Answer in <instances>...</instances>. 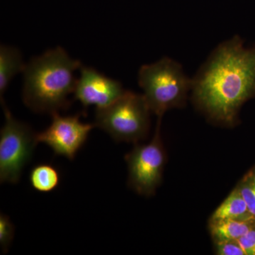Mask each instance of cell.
<instances>
[{
	"label": "cell",
	"instance_id": "cell-1",
	"mask_svg": "<svg viewBox=\"0 0 255 255\" xmlns=\"http://www.w3.org/2000/svg\"><path fill=\"white\" fill-rule=\"evenodd\" d=\"M238 36L223 42L192 79L193 100L211 120L231 126L238 111L255 95V47Z\"/></svg>",
	"mask_w": 255,
	"mask_h": 255
},
{
	"label": "cell",
	"instance_id": "cell-2",
	"mask_svg": "<svg viewBox=\"0 0 255 255\" xmlns=\"http://www.w3.org/2000/svg\"><path fill=\"white\" fill-rule=\"evenodd\" d=\"M82 66L61 47L31 58L23 70L22 99L25 105L38 113L52 115L69 108L74 94L75 72Z\"/></svg>",
	"mask_w": 255,
	"mask_h": 255
},
{
	"label": "cell",
	"instance_id": "cell-3",
	"mask_svg": "<svg viewBox=\"0 0 255 255\" xmlns=\"http://www.w3.org/2000/svg\"><path fill=\"white\" fill-rule=\"evenodd\" d=\"M138 84L151 112L162 118L167 111L182 107L192 88L182 65L169 58L142 65L138 72Z\"/></svg>",
	"mask_w": 255,
	"mask_h": 255
},
{
	"label": "cell",
	"instance_id": "cell-4",
	"mask_svg": "<svg viewBox=\"0 0 255 255\" xmlns=\"http://www.w3.org/2000/svg\"><path fill=\"white\" fill-rule=\"evenodd\" d=\"M143 95L126 91L108 107L96 109L95 124L116 141L136 142L150 128V113Z\"/></svg>",
	"mask_w": 255,
	"mask_h": 255
},
{
	"label": "cell",
	"instance_id": "cell-5",
	"mask_svg": "<svg viewBox=\"0 0 255 255\" xmlns=\"http://www.w3.org/2000/svg\"><path fill=\"white\" fill-rule=\"evenodd\" d=\"M5 122L0 131V182L16 184L36 147V134L27 124L13 117L1 103Z\"/></svg>",
	"mask_w": 255,
	"mask_h": 255
},
{
	"label": "cell",
	"instance_id": "cell-6",
	"mask_svg": "<svg viewBox=\"0 0 255 255\" xmlns=\"http://www.w3.org/2000/svg\"><path fill=\"white\" fill-rule=\"evenodd\" d=\"M162 118H158L155 135L149 143L137 145L126 155L128 185L137 194L151 196L162 180L165 154L160 137Z\"/></svg>",
	"mask_w": 255,
	"mask_h": 255
},
{
	"label": "cell",
	"instance_id": "cell-7",
	"mask_svg": "<svg viewBox=\"0 0 255 255\" xmlns=\"http://www.w3.org/2000/svg\"><path fill=\"white\" fill-rule=\"evenodd\" d=\"M49 127L36 134L37 141L49 146L55 155L63 156L73 160L85 145L95 124L81 122V114L61 116L51 115Z\"/></svg>",
	"mask_w": 255,
	"mask_h": 255
},
{
	"label": "cell",
	"instance_id": "cell-8",
	"mask_svg": "<svg viewBox=\"0 0 255 255\" xmlns=\"http://www.w3.org/2000/svg\"><path fill=\"white\" fill-rule=\"evenodd\" d=\"M80 72L74 100L79 101L85 110L91 106H95L96 109L108 107L126 92L120 82L108 78L95 69L82 65Z\"/></svg>",
	"mask_w": 255,
	"mask_h": 255
},
{
	"label": "cell",
	"instance_id": "cell-9",
	"mask_svg": "<svg viewBox=\"0 0 255 255\" xmlns=\"http://www.w3.org/2000/svg\"><path fill=\"white\" fill-rule=\"evenodd\" d=\"M26 64L17 48L1 45L0 48V97L1 103L10 82L18 73H23Z\"/></svg>",
	"mask_w": 255,
	"mask_h": 255
},
{
	"label": "cell",
	"instance_id": "cell-10",
	"mask_svg": "<svg viewBox=\"0 0 255 255\" xmlns=\"http://www.w3.org/2000/svg\"><path fill=\"white\" fill-rule=\"evenodd\" d=\"M219 219L255 221L237 187L214 211L210 220Z\"/></svg>",
	"mask_w": 255,
	"mask_h": 255
},
{
	"label": "cell",
	"instance_id": "cell-11",
	"mask_svg": "<svg viewBox=\"0 0 255 255\" xmlns=\"http://www.w3.org/2000/svg\"><path fill=\"white\" fill-rule=\"evenodd\" d=\"M255 221H241L231 219L210 220L209 230L213 239L216 242L238 241L253 226Z\"/></svg>",
	"mask_w": 255,
	"mask_h": 255
},
{
	"label": "cell",
	"instance_id": "cell-12",
	"mask_svg": "<svg viewBox=\"0 0 255 255\" xmlns=\"http://www.w3.org/2000/svg\"><path fill=\"white\" fill-rule=\"evenodd\" d=\"M29 182L33 189L41 193H49L59 186L60 174L55 166L39 164L31 169Z\"/></svg>",
	"mask_w": 255,
	"mask_h": 255
},
{
	"label": "cell",
	"instance_id": "cell-13",
	"mask_svg": "<svg viewBox=\"0 0 255 255\" xmlns=\"http://www.w3.org/2000/svg\"><path fill=\"white\" fill-rule=\"evenodd\" d=\"M237 187L248 209L255 218V167L245 175Z\"/></svg>",
	"mask_w": 255,
	"mask_h": 255
},
{
	"label": "cell",
	"instance_id": "cell-14",
	"mask_svg": "<svg viewBox=\"0 0 255 255\" xmlns=\"http://www.w3.org/2000/svg\"><path fill=\"white\" fill-rule=\"evenodd\" d=\"M14 226L9 216L0 214V248L3 254L9 251L14 237Z\"/></svg>",
	"mask_w": 255,
	"mask_h": 255
},
{
	"label": "cell",
	"instance_id": "cell-15",
	"mask_svg": "<svg viewBox=\"0 0 255 255\" xmlns=\"http://www.w3.org/2000/svg\"><path fill=\"white\" fill-rule=\"evenodd\" d=\"M216 254L219 255H246L238 241L216 242Z\"/></svg>",
	"mask_w": 255,
	"mask_h": 255
},
{
	"label": "cell",
	"instance_id": "cell-16",
	"mask_svg": "<svg viewBox=\"0 0 255 255\" xmlns=\"http://www.w3.org/2000/svg\"><path fill=\"white\" fill-rule=\"evenodd\" d=\"M238 241L246 255H255V226Z\"/></svg>",
	"mask_w": 255,
	"mask_h": 255
}]
</instances>
